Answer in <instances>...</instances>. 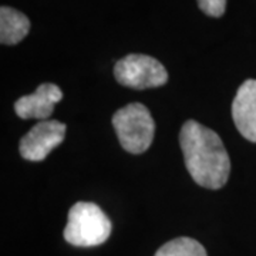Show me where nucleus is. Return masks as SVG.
Instances as JSON below:
<instances>
[{"instance_id":"f257e3e1","label":"nucleus","mask_w":256,"mask_h":256,"mask_svg":"<svg viewBox=\"0 0 256 256\" xmlns=\"http://www.w3.org/2000/svg\"><path fill=\"white\" fill-rule=\"evenodd\" d=\"M180 146L185 166L195 182L208 190L225 186L230 172V160L215 131L190 120L181 128Z\"/></svg>"},{"instance_id":"f03ea898","label":"nucleus","mask_w":256,"mask_h":256,"mask_svg":"<svg viewBox=\"0 0 256 256\" xmlns=\"http://www.w3.org/2000/svg\"><path fill=\"white\" fill-rule=\"evenodd\" d=\"M111 235V222L98 205L77 202L68 212L64 229L66 240L78 248L98 246Z\"/></svg>"},{"instance_id":"7ed1b4c3","label":"nucleus","mask_w":256,"mask_h":256,"mask_svg":"<svg viewBox=\"0 0 256 256\" xmlns=\"http://www.w3.org/2000/svg\"><path fill=\"white\" fill-rule=\"evenodd\" d=\"M112 127L121 146L131 154H142L150 148L156 134V122L144 104L131 102L116 111Z\"/></svg>"},{"instance_id":"20e7f679","label":"nucleus","mask_w":256,"mask_h":256,"mask_svg":"<svg viewBox=\"0 0 256 256\" xmlns=\"http://www.w3.org/2000/svg\"><path fill=\"white\" fill-rule=\"evenodd\" d=\"M114 76L121 86L136 90L156 88L168 82L164 66L146 54H128L120 58L114 66Z\"/></svg>"},{"instance_id":"39448f33","label":"nucleus","mask_w":256,"mask_h":256,"mask_svg":"<svg viewBox=\"0 0 256 256\" xmlns=\"http://www.w3.org/2000/svg\"><path fill=\"white\" fill-rule=\"evenodd\" d=\"M66 124L57 120L40 121L20 140V156L33 162L43 161L56 146L63 142Z\"/></svg>"},{"instance_id":"423d86ee","label":"nucleus","mask_w":256,"mask_h":256,"mask_svg":"<svg viewBox=\"0 0 256 256\" xmlns=\"http://www.w3.org/2000/svg\"><path fill=\"white\" fill-rule=\"evenodd\" d=\"M63 100V92L53 82H44L33 94L23 96L14 102V111L20 118L46 121L54 111V106Z\"/></svg>"},{"instance_id":"0eeeda50","label":"nucleus","mask_w":256,"mask_h":256,"mask_svg":"<svg viewBox=\"0 0 256 256\" xmlns=\"http://www.w3.org/2000/svg\"><path fill=\"white\" fill-rule=\"evenodd\" d=\"M232 118L240 136L256 142V80H246L232 101Z\"/></svg>"},{"instance_id":"6e6552de","label":"nucleus","mask_w":256,"mask_h":256,"mask_svg":"<svg viewBox=\"0 0 256 256\" xmlns=\"http://www.w3.org/2000/svg\"><path fill=\"white\" fill-rule=\"evenodd\" d=\"M30 32V20L22 12L2 6L0 9V43L13 46L20 43Z\"/></svg>"},{"instance_id":"1a4fd4ad","label":"nucleus","mask_w":256,"mask_h":256,"mask_svg":"<svg viewBox=\"0 0 256 256\" xmlns=\"http://www.w3.org/2000/svg\"><path fill=\"white\" fill-rule=\"evenodd\" d=\"M154 256H208L205 248L192 238H176L166 242Z\"/></svg>"},{"instance_id":"9d476101","label":"nucleus","mask_w":256,"mask_h":256,"mask_svg":"<svg viewBox=\"0 0 256 256\" xmlns=\"http://www.w3.org/2000/svg\"><path fill=\"white\" fill-rule=\"evenodd\" d=\"M196 3L210 18H222L226 10V0H196Z\"/></svg>"}]
</instances>
